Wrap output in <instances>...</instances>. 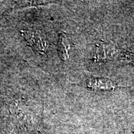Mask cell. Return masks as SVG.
Returning <instances> with one entry per match:
<instances>
[{
  "label": "cell",
  "mask_w": 134,
  "mask_h": 134,
  "mask_svg": "<svg viewBox=\"0 0 134 134\" xmlns=\"http://www.w3.org/2000/svg\"><path fill=\"white\" fill-rule=\"evenodd\" d=\"M87 86L93 91H113L115 88L113 81L105 78H94L88 80Z\"/></svg>",
  "instance_id": "2"
},
{
  "label": "cell",
  "mask_w": 134,
  "mask_h": 134,
  "mask_svg": "<svg viewBox=\"0 0 134 134\" xmlns=\"http://www.w3.org/2000/svg\"><path fill=\"white\" fill-rule=\"evenodd\" d=\"M70 48V42L66 35L60 33L58 43V52L60 59L65 61L69 58L68 50Z\"/></svg>",
  "instance_id": "3"
},
{
  "label": "cell",
  "mask_w": 134,
  "mask_h": 134,
  "mask_svg": "<svg viewBox=\"0 0 134 134\" xmlns=\"http://www.w3.org/2000/svg\"><path fill=\"white\" fill-rule=\"evenodd\" d=\"M21 32L30 46L34 48L38 53H45L47 43L39 34L31 31H21Z\"/></svg>",
  "instance_id": "1"
}]
</instances>
